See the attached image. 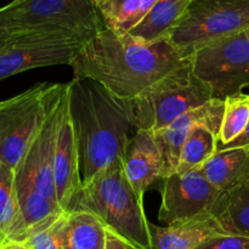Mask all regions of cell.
Returning a JSON list of instances; mask_svg holds the SVG:
<instances>
[{"mask_svg": "<svg viewBox=\"0 0 249 249\" xmlns=\"http://www.w3.org/2000/svg\"><path fill=\"white\" fill-rule=\"evenodd\" d=\"M168 39L143 44L129 34L102 28L82 46L71 67L74 78H87L118 100H133L186 63Z\"/></svg>", "mask_w": 249, "mask_h": 249, "instance_id": "6da1fadb", "label": "cell"}, {"mask_svg": "<svg viewBox=\"0 0 249 249\" xmlns=\"http://www.w3.org/2000/svg\"><path fill=\"white\" fill-rule=\"evenodd\" d=\"M67 85L82 184H85L123 160L126 142L131 138L129 133L134 128L121 100L99 83L73 78Z\"/></svg>", "mask_w": 249, "mask_h": 249, "instance_id": "7a4b0ae2", "label": "cell"}, {"mask_svg": "<svg viewBox=\"0 0 249 249\" xmlns=\"http://www.w3.org/2000/svg\"><path fill=\"white\" fill-rule=\"evenodd\" d=\"M66 96V84H57L45 122L15 169L17 199L22 215L18 241L48 228L66 212L57 201L55 186V148Z\"/></svg>", "mask_w": 249, "mask_h": 249, "instance_id": "3957f363", "label": "cell"}, {"mask_svg": "<svg viewBox=\"0 0 249 249\" xmlns=\"http://www.w3.org/2000/svg\"><path fill=\"white\" fill-rule=\"evenodd\" d=\"M71 211L94 214L107 232L131 249H153L150 223L123 167V160L82 184Z\"/></svg>", "mask_w": 249, "mask_h": 249, "instance_id": "277c9868", "label": "cell"}, {"mask_svg": "<svg viewBox=\"0 0 249 249\" xmlns=\"http://www.w3.org/2000/svg\"><path fill=\"white\" fill-rule=\"evenodd\" d=\"M211 100L212 90L194 74L187 61L138 97L121 101L134 130L157 133Z\"/></svg>", "mask_w": 249, "mask_h": 249, "instance_id": "5b68a950", "label": "cell"}, {"mask_svg": "<svg viewBox=\"0 0 249 249\" xmlns=\"http://www.w3.org/2000/svg\"><path fill=\"white\" fill-rule=\"evenodd\" d=\"M102 28L92 0H14L0 7V36L63 32L91 39Z\"/></svg>", "mask_w": 249, "mask_h": 249, "instance_id": "8992f818", "label": "cell"}, {"mask_svg": "<svg viewBox=\"0 0 249 249\" xmlns=\"http://www.w3.org/2000/svg\"><path fill=\"white\" fill-rule=\"evenodd\" d=\"M249 29V0H190L168 40L185 57L201 45Z\"/></svg>", "mask_w": 249, "mask_h": 249, "instance_id": "52a82bcc", "label": "cell"}, {"mask_svg": "<svg viewBox=\"0 0 249 249\" xmlns=\"http://www.w3.org/2000/svg\"><path fill=\"white\" fill-rule=\"evenodd\" d=\"M187 57L194 74L208 85L213 99L225 100L249 87V29L209 41Z\"/></svg>", "mask_w": 249, "mask_h": 249, "instance_id": "ba28073f", "label": "cell"}, {"mask_svg": "<svg viewBox=\"0 0 249 249\" xmlns=\"http://www.w3.org/2000/svg\"><path fill=\"white\" fill-rule=\"evenodd\" d=\"M56 85L39 83L0 101V160L14 170L45 122Z\"/></svg>", "mask_w": 249, "mask_h": 249, "instance_id": "9c48e42d", "label": "cell"}, {"mask_svg": "<svg viewBox=\"0 0 249 249\" xmlns=\"http://www.w3.org/2000/svg\"><path fill=\"white\" fill-rule=\"evenodd\" d=\"M90 39L63 32H31L6 36L0 48V80L33 68L72 65Z\"/></svg>", "mask_w": 249, "mask_h": 249, "instance_id": "30bf717a", "label": "cell"}, {"mask_svg": "<svg viewBox=\"0 0 249 249\" xmlns=\"http://www.w3.org/2000/svg\"><path fill=\"white\" fill-rule=\"evenodd\" d=\"M160 190L162 203L158 219L165 226L213 218L224 194L207 180L199 168L163 178Z\"/></svg>", "mask_w": 249, "mask_h": 249, "instance_id": "8fae6325", "label": "cell"}, {"mask_svg": "<svg viewBox=\"0 0 249 249\" xmlns=\"http://www.w3.org/2000/svg\"><path fill=\"white\" fill-rule=\"evenodd\" d=\"M55 186L57 201L63 212L72 209L82 186L79 153L70 113V92L66 84V96L58 124L55 148Z\"/></svg>", "mask_w": 249, "mask_h": 249, "instance_id": "7c38bea8", "label": "cell"}, {"mask_svg": "<svg viewBox=\"0 0 249 249\" xmlns=\"http://www.w3.org/2000/svg\"><path fill=\"white\" fill-rule=\"evenodd\" d=\"M224 116V100L213 99L203 106L182 114L167 128L155 133L164 163V178L177 172L180 151L192 129L197 125H208L220 130Z\"/></svg>", "mask_w": 249, "mask_h": 249, "instance_id": "4fadbf2b", "label": "cell"}, {"mask_svg": "<svg viewBox=\"0 0 249 249\" xmlns=\"http://www.w3.org/2000/svg\"><path fill=\"white\" fill-rule=\"evenodd\" d=\"M123 167L139 201L143 203V195L164 178L162 153L155 139V133L136 130L126 142Z\"/></svg>", "mask_w": 249, "mask_h": 249, "instance_id": "5bb4252c", "label": "cell"}, {"mask_svg": "<svg viewBox=\"0 0 249 249\" xmlns=\"http://www.w3.org/2000/svg\"><path fill=\"white\" fill-rule=\"evenodd\" d=\"M201 172L220 192H228L249 180V145L218 148Z\"/></svg>", "mask_w": 249, "mask_h": 249, "instance_id": "9a60e30c", "label": "cell"}, {"mask_svg": "<svg viewBox=\"0 0 249 249\" xmlns=\"http://www.w3.org/2000/svg\"><path fill=\"white\" fill-rule=\"evenodd\" d=\"M153 249H196L208 238L226 235L215 216L175 225L150 224Z\"/></svg>", "mask_w": 249, "mask_h": 249, "instance_id": "2e32d148", "label": "cell"}, {"mask_svg": "<svg viewBox=\"0 0 249 249\" xmlns=\"http://www.w3.org/2000/svg\"><path fill=\"white\" fill-rule=\"evenodd\" d=\"M189 2L190 0H157L128 34L143 44L165 40L184 16Z\"/></svg>", "mask_w": 249, "mask_h": 249, "instance_id": "e0dca14e", "label": "cell"}, {"mask_svg": "<svg viewBox=\"0 0 249 249\" xmlns=\"http://www.w3.org/2000/svg\"><path fill=\"white\" fill-rule=\"evenodd\" d=\"M107 230L101 221L85 211L65 214L63 245L66 249H106Z\"/></svg>", "mask_w": 249, "mask_h": 249, "instance_id": "ac0fdd59", "label": "cell"}, {"mask_svg": "<svg viewBox=\"0 0 249 249\" xmlns=\"http://www.w3.org/2000/svg\"><path fill=\"white\" fill-rule=\"evenodd\" d=\"M215 218L224 233L249 238V180L224 192Z\"/></svg>", "mask_w": 249, "mask_h": 249, "instance_id": "d6986e66", "label": "cell"}, {"mask_svg": "<svg viewBox=\"0 0 249 249\" xmlns=\"http://www.w3.org/2000/svg\"><path fill=\"white\" fill-rule=\"evenodd\" d=\"M22 215L17 199L15 170L0 160V245L6 240L18 241Z\"/></svg>", "mask_w": 249, "mask_h": 249, "instance_id": "ffe728a7", "label": "cell"}, {"mask_svg": "<svg viewBox=\"0 0 249 249\" xmlns=\"http://www.w3.org/2000/svg\"><path fill=\"white\" fill-rule=\"evenodd\" d=\"M219 134L220 130L212 126H195L182 145L175 173H186L206 164L218 151Z\"/></svg>", "mask_w": 249, "mask_h": 249, "instance_id": "44dd1931", "label": "cell"}, {"mask_svg": "<svg viewBox=\"0 0 249 249\" xmlns=\"http://www.w3.org/2000/svg\"><path fill=\"white\" fill-rule=\"evenodd\" d=\"M106 28L128 34L145 17L142 0H92Z\"/></svg>", "mask_w": 249, "mask_h": 249, "instance_id": "7402d4cb", "label": "cell"}, {"mask_svg": "<svg viewBox=\"0 0 249 249\" xmlns=\"http://www.w3.org/2000/svg\"><path fill=\"white\" fill-rule=\"evenodd\" d=\"M249 123V94L241 91L224 100V116L219 134V148L240 138Z\"/></svg>", "mask_w": 249, "mask_h": 249, "instance_id": "603a6c76", "label": "cell"}, {"mask_svg": "<svg viewBox=\"0 0 249 249\" xmlns=\"http://www.w3.org/2000/svg\"><path fill=\"white\" fill-rule=\"evenodd\" d=\"M65 214L50 226L33 233L22 242L26 243L31 249H66L63 245Z\"/></svg>", "mask_w": 249, "mask_h": 249, "instance_id": "cb8c5ba5", "label": "cell"}, {"mask_svg": "<svg viewBox=\"0 0 249 249\" xmlns=\"http://www.w3.org/2000/svg\"><path fill=\"white\" fill-rule=\"evenodd\" d=\"M196 249H249V238L233 235H219L208 238Z\"/></svg>", "mask_w": 249, "mask_h": 249, "instance_id": "d4e9b609", "label": "cell"}, {"mask_svg": "<svg viewBox=\"0 0 249 249\" xmlns=\"http://www.w3.org/2000/svg\"><path fill=\"white\" fill-rule=\"evenodd\" d=\"M106 249H131L128 245L119 240L112 233L107 232V241H106Z\"/></svg>", "mask_w": 249, "mask_h": 249, "instance_id": "484cf974", "label": "cell"}, {"mask_svg": "<svg viewBox=\"0 0 249 249\" xmlns=\"http://www.w3.org/2000/svg\"><path fill=\"white\" fill-rule=\"evenodd\" d=\"M248 145H249V123H248L247 128H246V130L243 131V134L240 136V138H237L235 141H232L231 143H229V145L224 146V147H220V148L241 147V146H248Z\"/></svg>", "mask_w": 249, "mask_h": 249, "instance_id": "4316f807", "label": "cell"}, {"mask_svg": "<svg viewBox=\"0 0 249 249\" xmlns=\"http://www.w3.org/2000/svg\"><path fill=\"white\" fill-rule=\"evenodd\" d=\"M0 249H31L22 241L6 240L0 245Z\"/></svg>", "mask_w": 249, "mask_h": 249, "instance_id": "83f0119b", "label": "cell"}, {"mask_svg": "<svg viewBox=\"0 0 249 249\" xmlns=\"http://www.w3.org/2000/svg\"><path fill=\"white\" fill-rule=\"evenodd\" d=\"M157 2V0H142V10H143V14H147L148 11L151 10V7Z\"/></svg>", "mask_w": 249, "mask_h": 249, "instance_id": "f1b7e54d", "label": "cell"}, {"mask_svg": "<svg viewBox=\"0 0 249 249\" xmlns=\"http://www.w3.org/2000/svg\"><path fill=\"white\" fill-rule=\"evenodd\" d=\"M5 38H6V36H0V48H1L2 44H4Z\"/></svg>", "mask_w": 249, "mask_h": 249, "instance_id": "f546056e", "label": "cell"}]
</instances>
